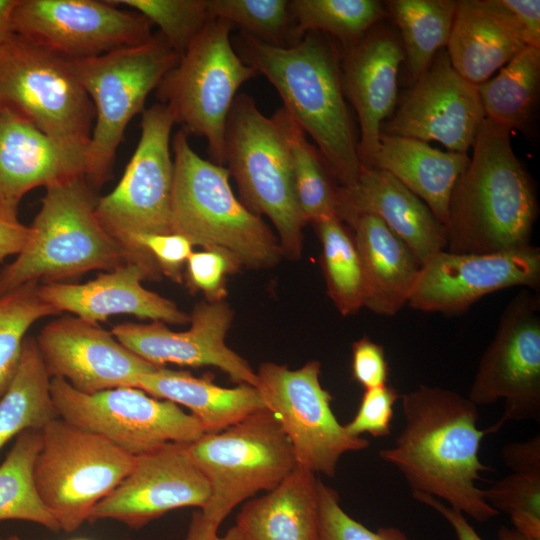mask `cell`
Wrapping results in <instances>:
<instances>
[{"label":"cell","mask_w":540,"mask_h":540,"mask_svg":"<svg viewBox=\"0 0 540 540\" xmlns=\"http://www.w3.org/2000/svg\"><path fill=\"white\" fill-rule=\"evenodd\" d=\"M159 32L148 41L109 53L68 60L95 110L85 178L101 186L110 175L116 150L130 120L144 111L148 94L179 62Z\"/></svg>","instance_id":"cell-6"},{"label":"cell","mask_w":540,"mask_h":540,"mask_svg":"<svg viewBox=\"0 0 540 540\" xmlns=\"http://www.w3.org/2000/svg\"><path fill=\"white\" fill-rule=\"evenodd\" d=\"M157 276L149 267L129 261L86 283L39 284L38 293L59 313L67 311L91 323L106 321L114 314H131L169 324L189 323L190 315L172 300L142 285V281Z\"/></svg>","instance_id":"cell-24"},{"label":"cell","mask_w":540,"mask_h":540,"mask_svg":"<svg viewBox=\"0 0 540 540\" xmlns=\"http://www.w3.org/2000/svg\"><path fill=\"white\" fill-rule=\"evenodd\" d=\"M322 245V265L328 295L344 316L364 307L365 288L353 236L338 217L312 223Z\"/></svg>","instance_id":"cell-37"},{"label":"cell","mask_w":540,"mask_h":540,"mask_svg":"<svg viewBox=\"0 0 540 540\" xmlns=\"http://www.w3.org/2000/svg\"><path fill=\"white\" fill-rule=\"evenodd\" d=\"M540 84V49L526 46L499 73L477 85L485 117L524 130L532 116Z\"/></svg>","instance_id":"cell-32"},{"label":"cell","mask_w":540,"mask_h":540,"mask_svg":"<svg viewBox=\"0 0 540 540\" xmlns=\"http://www.w3.org/2000/svg\"><path fill=\"white\" fill-rule=\"evenodd\" d=\"M401 403L404 427L379 457L402 473L412 492L447 502L477 522L499 515L476 484L482 472H493L479 459L489 433L477 428V405L455 391L427 385L402 394Z\"/></svg>","instance_id":"cell-1"},{"label":"cell","mask_w":540,"mask_h":540,"mask_svg":"<svg viewBox=\"0 0 540 540\" xmlns=\"http://www.w3.org/2000/svg\"><path fill=\"white\" fill-rule=\"evenodd\" d=\"M446 47L455 71L479 85L526 44L514 16L499 0H461Z\"/></svg>","instance_id":"cell-26"},{"label":"cell","mask_w":540,"mask_h":540,"mask_svg":"<svg viewBox=\"0 0 540 540\" xmlns=\"http://www.w3.org/2000/svg\"><path fill=\"white\" fill-rule=\"evenodd\" d=\"M412 497L438 512L451 525L457 540H484L458 509L428 494L412 492ZM497 535L499 540H527L517 530L507 526H501Z\"/></svg>","instance_id":"cell-46"},{"label":"cell","mask_w":540,"mask_h":540,"mask_svg":"<svg viewBox=\"0 0 540 540\" xmlns=\"http://www.w3.org/2000/svg\"><path fill=\"white\" fill-rule=\"evenodd\" d=\"M540 284V249L531 245L491 254L441 250L430 256L408 300L412 309L453 315L466 311L486 295Z\"/></svg>","instance_id":"cell-17"},{"label":"cell","mask_w":540,"mask_h":540,"mask_svg":"<svg viewBox=\"0 0 540 540\" xmlns=\"http://www.w3.org/2000/svg\"><path fill=\"white\" fill-rule=\"evenodd\" d=\"M388 374L383 346L366 336L352 344V377L365 390L387 385Z\"/></svg>","instance_id":"cell-45"},{"label":"cell","mask_w":540,"mask_h":540,"mask_svg":"<svg viewBox=\"0 0 540 540\" xmlns=\"http://www.w3.org/2000/svg\"><path fill=\"white\" fill-rule=\"evenodd\" d=\"M398 398L397 390L388 385L366 389L355 416L344 425L345 430L354 437L362 434L376 438L388 436Z\"/></svg>","instance_id":"cell-43"},{"label":"cell","mask_w":540,"mask_h":540,"mask_svg":"<svg viewBox=\"0 0 540 540\" xmlns=\"http://www.w3.org/2000/svg\"><path fill=\"white\" fill-rule=\"evenodd\" d=\"M485 118L477 85L455 71L443 48L381 133L426 143L437 141L449 151L467 153Z\"/></svg>","instance_id":"cell-19"},{"label":"cell","mask_w":540,"mask_h":540,"mask_svg":"<svg viewBox=\"0 0 540 540\" xmlns=\"http://www.w3.org/2000/svg\"><path fill=\"white\" fill-rule=\"evenodd\" d=\"M172 148L171 233L221 253L236 269L275 266L283 256L279 240L236 198L227 168L199 156L183 130L175 134Z\"/></svg>","instance_id":"cell-4"},{"label":"cell","mask_w":540,"mask_h":540,"mask_svg":"<svg viewBox=\"0 0 540 540\" xmlns=\"http://www.w3.org/2000/svg\"><path fill=\"white\" fill-rule=\"evenodd\" d=\"M42 447L41 430L27 429L0 465V521H29L57 532L58 522L40 498L34 481V464Z\"/></svg>","instance_id":"cell-35"},{"label":"cell","mask_w":540,"mask_h":540,"mask_svg":"<svg viewBox=\"0 0 540 540\" xmlns=\"http://www.w3.org/2000/svg\"><path fill=\"white\" fill-rule=\"evenodd\" d=\"M484 499L510 516L527 540H540V469L515 471L482 489Z\"/></svg>","instance_id":"cell-41"},{"label":"cell","mask_w":540,"mask_h":540,"mask_svg":"<svg viewBox=\"0 0 540 540\" xmlns=\"http://www.w3.org/2000/svg\"><path fill=\"white\" fill-rule=\"evenodd\" d=\"M256 374L265 408L287 436L298 466L333 477L342 455L369 447L368 440L351 436L337 420L332 396L320 382L318 361L295 370L267 362Z\"/></svg>","instance_id":"cell-12"},{"label":"cell","mask_w":540,"mask_h":540,"mask_svg":"<svg viewBox=\"0 0 540 540\" xmlns=\"http://www.w3.org/2000/svg\"><path fill=\"white\" fill-rule=\"evenodd\" d=\"M124 5L160 28L161 35L181 57L192 40L213 19L208 0H108Z\"/></svg>","instance_id":"cell-40"},{"label":"cell","mask_w":540,"mask_h":540,"mask_svg":"<svg viewBox=\"0 0 540 540\" xmlns=\"http://www.w3.org/2000/svg\"><path fill=\"white\" fill-rule=\"evenodd\" d=\"M318 494L319 540H414L392 526L368 529L344 511L338 492L321 480Z\"/></svg>","instance_id":"cell-42"},{"label":"cell","mask_w":540,"mask_h":540,"mask_svg":"<svg viewBox=\"0 0 540 540\" xmlns=\"http://www.w3.org/2000/svg\"><path fill=\"white\" fill-rule=\"evenodd\" d=\"M138 388L190 410L205 433H218L266 409L259 390L248 384L221 387L208 376L161 367L139 378Z\"/></svg>","instance_id":"cell-30"},{"label":"cell","mask_w":540,"mask_h":540,"mask_svg":"<svg viewBox=\"0 0 540 540\" xmlns=\"http://www.w3.org/2000/svg\"><path fill=\"white\" fill-rule=\"evenodd\" d=\"M51 377L36 339H24L18 369L0 398V450L27 429L42 430L58 417L50 394Z\"/></svg>","instance_id":"cell-31"},{"label":"cell","mask_w":540,"mask_h":540,"mask_svg":"<svg viewBox=\"0 0 540 540\" xmlns=\"http://www.w3.org/2000/svg\"><path fill=\"white\" fill-rule=\"evenodd\" d=\"M218 528L204 518L200 511L195 512L184 540H211L217 534Z\"/></svg>","instance_id":"cell-50"},{"label":"cell","mask_w":540,"mask_h":540,"mask_svg":"<svg viewBox=\"0 0 540 540\" xmlns=\"http://www.w3.org/2000/svg\"><path fill=\"white\" fill-rule=\"evenodd\" d=\"M510 133L484 119L472 158L450 197L444 225L447 251L491 254L530 245L537 196L512 149Z\"/></svg>","instance_id":"cell-3"},{"label":"cell","mask_w":540,"mask_h":540,"mask_svg":"<svg viewBox=\"0 0 540 540\" xmlns=\"http://www.w3.org/2000/svg\"><path fill=\"white\" fill-rule=\"evenodd\" d=\"M539 309V298L528 290L515 296L479 361L468 399L477 406L504 402L489 434L510 421H540Z\"/></svg>","instance_id":"cell-15"},{"label":"cell","mask_w":540,"mask_h":540,"mask_svg":"<svg viewBox=\"0 0 540 540\" xmlns=\"http://www.w3.org/2000/svg\"><path fill=\"white\" fill-rule=\"evenodd\" d=\"M19 0H0V46L13 35V13Z\"/></svg>","instance_id":"cell-51"},{"label":"cell","mask_w":540,"mask_h":540,"mask_svg":"<svg viewBox=\"0 0 540 540\" xmlns=\"http://www.w3.org/2000/svg\"><path fill=\"white\" fill-rule=\"evenodd\" d=\"M225 164L243 204L265 215L278 232L283 255L298 258L306 221L300 210L288 151L273 119L248 94H238L225 130Z\"/></svg>","instance_id":"cell-7"},{"label":"cell","mask_w":540,"mask_h":540,"mask_svg":"<svg viewBox=\"0 0 540 540\" xmlns=\"http://www.w3.org/2000/svg\"><path fill=\"white\" fill-rule=\"evenodd\" d=\"M211 18L240 27L268 44L294 45V22L287 0H208Z\"/></svg>","instance_id":"cell-39"},{"label":"cell","mask_w":540,"mask_h":540,"mask_svg":"<svg viewBox=\"0 0 540 540\" xmlns=\"http://www.w3.org/2000/svg\"><path fill=\"white\" fill-rule=\"evenodd\" d=\"M271 118L285 142L297 201L306 223L338 217L337 187L330 180L331 174L319 150L283 107Z\"/></svg>","instance_id":"cell-33"},{"label":"cell","mask_w":540,"mask_h":540,"mask_svg":"<svg viewBox=\"0 0 540 540\" xmlns=\"http://www.w3.org/2000/svg\"><path fill=\"white\" fill-rule=\"evenodd\" d=\"M0 540H22L21 538H19L18 536H9L7 538H4V539H0Z\"/></svg>","instance_id":"cell-53"},{"label":"cell","mask_w":540,"mask_h":540,"mask_svg":"<svg viewBox=\"0 0 540 540\" xmlns=\"http://www.w3.org/2000/svg\"><path fill=\"white\" fill-rule=\"evenodd\" d=\"M469 161L467 153L443 152L420 140L381 133L370 167L394 176L444 226L453 188Z\"/></svg>","instance_id":"cell-28"},{"label":"cell","mask_w":540,"mask_h":540,"mask_svg":"<svg viewBox=\"0 0 540 540\" xmlns=\"http://www.w3.org/2000/svg\"><path fill=\"white\" fill-rule=\"evenodd\" d=\"M30 234L17 215L0 207V262L11 255H18Z\"/></svg>","instance_id":"cell-49"},{"label":"cell","mask_w":540,"mask_h":540,"mask_svg":"<svg viewBox=\"0 0 540 540\" xmlns=\"http://www.w3.org/2000/svg\"><path fill=\"white\" fill-rule=\"evenodd\" d=\"M318 483L297 465L274 489L245 502L236 525L252 540H319Z\"/></svg>","instance_id":"cell-29"},{"label":"cell","mask_w":540,"mask_h":540,"mask_svg":"<svg viewBox=\"0 0 540 540\" xmlns=\"http://www.w3.org/2000/svg\"><path fill=\"white\" fill-rule=\"evenodd\" d=\"M38 288V281H29L0 296V398L18 369L29 328L43 317L60 314L41 299Z\"/></svg>","instance_id":"cell-38"},{"label":"cell","mask_w":540,"mask_h":540,"mask_svg":"<svg viewBox=\"0 0 540 540\" xmlns=\"http://www.w3.org/2000/svg\"><path fill=\"white\" fill-rule=\"evenodd\" d=\"M187 448L211 489L200 512L217 526L237 505L274 489L297 466L287 436L266 409L221 432L204 433Z\"/></svg>","instance_id":"cell-9"},{"label":"cell","mask_w":540,"mask_h":540,"mask_svg":"<svg viewBox=\"0 0 540 540\" xmlns=\"http://www.w3.org/2000/svg\"><path fill=\"white\" fill-rule=\"evenodd\" d=\"M211 540H252L241 528L237 525L230 528L223 536L217 534Z\"/></svg>","instance_id":"cell-52"},{"label":"cell","mask_w":540,"mask_h":540,"mask_svg":"<svg viewBox=\"0 0 540 540\" xmlns=\"http://www.w3.org/2000/svg\"><path fill=\"white\" fill-rule=\"evenodd\" d=\"M403 61L402 44L384 29L369 30L344 47L340 60L342 90L358 117V152L365 168L371 166L378 152L383 121L395 107L397 76Z\"/></svg>","instance_id":"cell-22"},{"label":"cell","mask_w":540,"mask_h":540,"mask_svg":"<svg viewBox=\"0 0 540 540\" xmlns=\"http://www.w3.org/2000/svg\"><path fill=\"white\" fill-rule=\"evenodd\" d=\"M50 394L58 417L105 437L133 456L168 442L189 444L205 433L200 422L179 405L140 388L85 394L62 378H51Z\"/></svg>","instance_id":"cell-13"},{"label":"cell","mask_w":540,"mask_h":540,"mask_svg":"<svg viewBox=\"0 0 540 540\" xmlns=\"http://www.w3.org/2000/svg\"><path fill=\"white\" fill-rule=\"evenodd\" d=\"M501 457L513 472L540 469V436L503 446Z\"/></svg>","instance_id":"cell-48"},{"label":"cell","mask_w":540,"mask_h":540,"mask_svg":"<svg viewBox=\"0 0 540 540\" xmlns=\"http://www.w3.org/2000/svg\"><path fill=\"white\" fill-rule=\"evenodd\" d=\"M360 257L364 307L382 316L397 314L411 296L420 263L409 247L378 217L359 214L347 222Z\"/></svg>","instance_id":"cell-27"},{"label":"cell","mask_w":540,"mask_h":540,"mask_svg":"<svg viewBox=\"0 0 540 540\" xmlns=\"http://www.w3.org/2000/svg\"><path fill=\"white\" fill-rule=\"evenodd\" d=\"M387 3L401 32L404 60L415 82L447 45L457 1L393 0Z\"/></svg>","instance_id":"cell-34"},{"label":"cell","mask_w":540,"mask_h":540,"mask_svg":"<svg viewBox=\"0 0 540 540\" xmlns=\"http://www.w3.org/2000/svg\"><path fill=\"white\" fill-rule=\"evenodd\" d=\"M41 433L35 485L60 529L74 532L129 474L135 456L60 417L48 422Z\"/></svg>","instance_id":"cell-10"},{"label":"cell","mask_w":540,"mask_h":540,"mask_svg":"<svg viewBox=\"0 0 540 540\" xmlns=\"http://www.w3.org/2000/svg\"><path fill=\"white\" fill-rule=\"evenodd\" d=\"M36 343L50 377L62 378L85 394L138 388L143 374L161 368L126 348L111 331L78 317L52 320Z\"/></svg>","instance_id":"cell-20"},{"label":"cell","mask_w":540,"mask_h":540,"mask_svg":"<svg viewBox=\"0 0 540 540\" xmlns=\"http://www.w3.org/2000/svg\"><path fill=\"white\" fill-rule=\"evenodd\" d=\"M232 320L233 312L226 302L206 301L195 306L186 331H172L165 323L153 321L115 324L111 333L126 348L157 366H213L235 383L256 387V372L225 342Z\"/></svg>","instance_id":"cell-21"},{"label":"cell","mask_w":540,"mask_h":540,"mask_svg":"<svg viewBox=\"0 0 540 540\" xmlns=\"http://www.w3.org/2000/svg\"><path fill=\"white\" fill-rule=\"evenodd\" d=\"M174 124L167 105L157 103L145 109L139 142L122 178L96 202L100 223L127 250L131 261L134 236L171 233L174 163L170 136Z\"/></svg>","instance_id":"cell-14"},{"label":"cell","mask_w":540,"mask_h":540,"mask_svg":"<svg viewBox=\"0 0 540 540\" xmlns=\"http://www.w3.org/2000/svg\"><path fill=\"white\" fill-rule=\"evenodd\" d=\"M96 202L85 177L47 187L26 244L0 270V296L29 281L55 283L131 261L100 223Z\"/></svg>","instance_id":"cell-5"},{"label":"cell","mask_w":540,"mask_h":540,"mask_svg":"<svg viewBox=\"0 0 540 540\" xmlns=\"http://www.w3.org/2000/svg\"><path fill=\"white\" fill-rule=\"evenodd\" d=\"M88 146L59 142L24 117L0 109V207L17 215L23 196L76 177H85Z\"/></svg>","instance_id":"cell-23"},{"label":"cell","mask_w":540,"mask_h":540,"mask_svg":"<svg viewBox=\"0 0 540 540\" xmlns=\"http://www.w3.org/2000/svg\"><path fill=\"white\" fill-rule=\"evenodd\" d=\"M514 16L526 46L540 49V1L539 0H499Z\"/></svg>","instance_id":"cell-47"},{"label":"cell","mask_w":540,"mask_h":540,"mask_svg":"<svg viewBox=\"0 0 540 540\" xmlns=\"http://www.w3.org/2000/svg\"><path fill=\"white\" fill-rule=\"evenodd\" d=\"M294 43L310 31L330 35L347 47L362 38L386 13L376 0L289 1Z\"/></svg>","instance_id":"cell-36"},{"label":"cell","mask_w":540,"mask_h":540,"mask_svg":"<svg viewBox=\"0 0 540 540\" xmlns=\"http://www.w3.org/2000/svg\"><path fill=\"white\" fill-rule=\"evenodd\" d=\"M232 28L228 21L210 19L156 88L175 123L186 134L205 137L211 162L222 166L231 106L240 86L258 75L231 44Z\"/></svg>","instance_id":"cell-8"},{"label":"cell","mask_w":540,"mask_h":540,"mask_svg":"<svg viewBox=\"0 0 540 540\" xmlns=\"http://www.w3.org/2000/svg\"><path fill=\"white\" fill-rule=\"evenodd\" d=\"M364 213L378 217L409 247L420 265L446 248L444 226L419 197L386 171L363 167L353 186L337 187L341 221Z\"/></svg>","instance_id":"cell-25"},{"label":"cell","mask_w":540,"mask_h":540,"mask_svg":"<svg viewBox=\"0 0 540 540\" xmlns=\"http://www.w3.org/2000/svg\"><path fill=\"white\" fill-rule=\"evenodd\" d=\"M13 32L66 59L100 56L148 41L152 23L97 0H19Z\"/></svg>","instance_id":"cell-16"},{"label":"cell","mask_w":540,"mask_h":540,"mask_svg":"<svg viewBox=\"0 0 540 540\" xmlns=\"http://www.w3.org/2000/svg\"><path fill=\"white\" fill-rule=\"evenodd\" d=\"M0 109L59 142L89 146L95 110L68 60L17 34L0 46Z\"/></svg>","instance_id":"cell-11"},{"label":"cell","mask_w":540,"mask_h":540,"mask_svg":"<svg viewBox=\"0 0 540 540\" xmlns=\"http://www.w3.org/2000/svg\"><path fill=\"white\" fill-rule=\"evenodd\" d=\"M187 445L168 442L135 456L129 474L96 504L89 521L113 519L140 529L177 508L202 509L211 489Z\"/></svg>","instance_id":"cell-18"},{"label":"cell","mask_w":540,"mask_h":540,"mask_svg":"<svg viewBox=\"0 0 540 540\" xmlns=\"http://www.w3.org/2000/svg\"><path fill=\"white\" fill-rule=\"evenodd\" d=\"M236 52L273 85L340 186H353L363 166L344 100L341 56L327 35L310 31L294 45L280 47L242 32Z\"/></svg>","instance_id":"cell-2"},{"label":"cell","mask_w":540,"mask_h":540,"mask_svg":"<svg viewBox=\"0 0 540 540\" xmlns=\"http://www.w3.org/2000/svg\"><path fill=\"white\" fill-rule=\"evenodd\" d=\"M191 286L205 293L209 301L222 300L225 275L236 269L230 260L216 251L192 252L187 261Z\"/></svg>","instance_id":"cell-44"}]
</instances>
